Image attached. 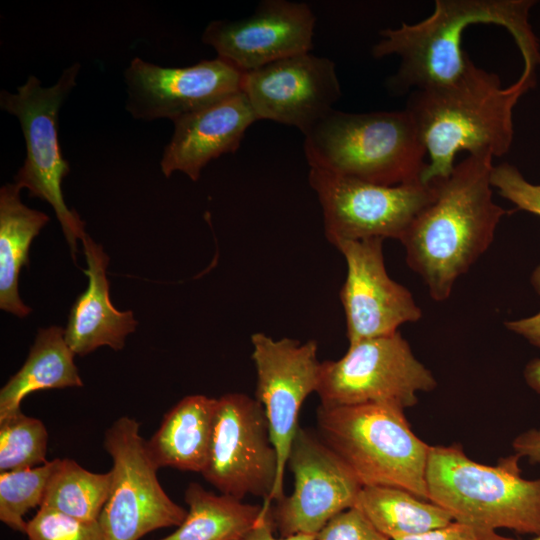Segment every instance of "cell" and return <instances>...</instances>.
<instances>
[{"mask_svg":"<svg viewBox=\"0 0 540 540\" xmlns=\"http://www.w3.org/2000/svg\"><path fill=\"white\" fill-rule=\"evenodd\" d=\"M256 369V399L263 407L271 442L278 458L277 478L269 505L284 497L283 480L298 416L305 399L316 392L321 363L315 340L301 343L291 338L273 339L264 333L251 335Z\"/></svg>","mask_w":540,"mask_h":540,"instance_id":"12","label":"cell"},{"mask_svg":"<svg viewBox=\"0 0 540 540\" xmlns=\"http://www.w3.org/2000/svg\"><path fill=\"white\" fill-rule=\"evenodd\" d=\"M257 120L243 91L174 120L160 161L162 173L169 177L180 171L197 181L210 161L239 148Z\"/></svg>","mask_w":540,"mask_h":540,"instance_id":"18","label":"cell"},{"mask_svg":"<svg viewBox=\"0 0 540 540\" xmlns=\"http://www.w3.org/2000/svg\"><path fill=\"white\" fill-rule=\"evenodd\" d=\"M523 64L517 81L505 88L497 74L472 62L450 86L409 93L404 109L428 157L422 182L447 177L461 151L501 157L510 150L514 107L523 94L535 87L540 62L524 58Z\"/></svg>","mask_w":540,"mask_h":540,"instance_id":"2","label":"cell"},{"mask_svg":"<svg viewBox=\"0 0 540 540\" xmlns=\"http://www.w3.org/2000/svg\"><path fill=\"white\" fill-rule=\"evenodd\" d=\"M354 507L390 540L422 534L453 521L442 507L396 487L364 486Z\"/></svg>","mask_w":540,"mask_h":540,"instance_id":"24","label":"cell"},{"mask_svg":"<svg viewBox=\"0 0 540 540\" xmlns=\"http://www.w3.org/2000/svg\"><path fill=\"white\" fill-rule=\"evenodd\" d=\"M111 485V470L105 473L92 472L72 459L56 458L40 507L56 510L81 521H98Z\"/></svg>","mask_w":540,"mask_h":540,"instance_id":"25","label":"cell"},{"mask_svg":"<svg viewBox=\"0 0 540 540\" xmlns=\"http://www.w3.org/2000/svg\"><path fill=\"white\" fill-rule=\"evenodd\" d=\"M320 438L362 487L387 486L429 500L426 470L431 446L411 429L404 410L388 404L317 409Z\"/></svg>","mask_w":540,"mask_h":540,"instance_id":"6","label":"cell"},{"mask_svg":"<svg viewBox=\"0 0 540 540\" xmlns=\"http://www.w3.org/2000/svg\"><path fill=\"white\" fill-rule=\"evenodd\" d=\"M316 18L306 3L264 0L248 17L213 20L202 34L217 57L243 73L313 48Z\"/></svg>","mask_w":540,"mask_h":540,"instance_id":"17","label":"cell"},{"mask_svg":"<svg viewBox=\"0 0 540 540\" xmlns=\"http://www.w3.org/2000/svg\"><path fill=\"white\" fill-rule=\"evenodd\" d=\"M492 159L488 153L469 154L447 177L431 181L435 199L400 241L407 265L436 302L450 297L456 280L487 251L509 213L492 198Z\"/></svg>","mask_w":540,"mask_h":540,"instance_id":"1","label":"cell"},{"mask_svg":"<svg viewBox=\"0 0 540 540\" xmlns=\"http://www.w3.org/2000/svg\"><path fill=\"white\" fill-rule=\"evenodd\" d=\"M436 386L397 331L349 344L341 358L322 362L316 393L324 407L375 403L404 410L417 403L419 392Z\"/></svg>","mask_w":540,"mask_h":540,"instance_id":"8","label":"cell"},{"mask_svg":"<svg viewBox=\"0 0 540 540\" xmlns=\"http://www.w3.org/2000/svg\"><path fill=\"white\" fill-rule=\"evenodd\" d=\"M505 327L540 349V310L530 317L505 322Z\"/></svg>","mask_w":540,"mask_h":540,"instance_id":"34","label":"cell"},{"mask_svg":"<svg viewBox=\"0 0 540 540\" xmlns=\"http://www.w3.org/2000/svg\"><path fill=\"white\" fill-rule=\"evenodd\" d=\"M316 540H390L379 532L355 507L332 518Z\"/></svg>","mask_w":540,"mask_h":540,"instance_id":"30","label":"cell"},{"mask_svg":"<svg viewBox=\"0 0 540 540\" xmlns=\"http://www.w3.org/2000/svg\"><path fill=\"white\" fill-rule=\"evenodd\" d=\"M309 166L395 186L421 181L426 150L405 110L347 113L332 109L306 134Z\"/></svg>","mask_w":540,"mask_h":540,"instance_id":"4","label":"cell"},{"mask_svg":"<svg viewBox=\"0 0 540 540\" xmlns=\"http://www.w3.org/2000/svg\"><path fill=\"white\" fill-rule=\"evenodd\" d=\"M514 540H516V539H514ZM530 540H540V535L535 536L534 538H532V539H530Z\"/></svg>","mask_w":540,"mask_h":540,"instance_id":"36","label":"cell"},{"mask_svg":"<svg viewBox=\"0 0 540 540\" xmlns=\"http://www.w3.org/2000/svg\"><path fill=\"white\" fill-rule=\"evenodd\" d=\"M512 446L521 458H527L531 464L540 463V429H530L519 434Z\"/></svg>","mask_w":540,"mask_h":540,"instance_id":"33","label":"cell"},{"mask_svg":"<svg viewBox=\"0 0 540 540\" xmlns=\"http://www.w3.org/2000/svg\"><path fill=\"white\" fill-rule=\"evenodd\" d=\"M74 356L65 329H39L25 363L0 390V418L21 411L23 399L33 392L82 387Z\"/></svg>","mask_w":540,"mask_h":540,"instance_id":"22","label":"cell"},{"mask_svg":"<svg viewBox=\"0 0 540 540\" xmlns=\"http://www.w3.org/2000/svg\"><path fill=\"white\" fill-rule=\"evenodd\" d=\"M25 535L27 540H105L99 521H81L44 507L27 522Z\"/></svg>","mask_w":540,"mask_h":540,"instance_id":"28","label":"cell"},{"mask_svg":"<svg viewBox=\"0 0 540 540\" xmlns=\"http://www.w3.org/2000/svg\"><path fill=\"white\" fill-rule=\"evenodd\" d=\"M308 180L333 246L368 238L401 241L415 217L436 197L432 182L385 186L312 167Z\"/></svg>","mask_w":540,"mask_h":540,"instance_id":"10","label":"cell"},{"mask_svg":"<svg viewBox=\"0 0 540 540\" xmlns=\"http://www.w3.org/2000/svg\"><path fill=\"white\" fill-rule=\"evenodd\" d=\"M20 191L16 183L0 189V308L24 318L31 308L20 297L19 276L29 264L31 242L49 222V216L27 207Z\"/></svg>","mask_w":540,"mask_h":540,"instance_id":"21","label":"cell"},{"mask_svg":"<svg viewBox=\"0 0 540 540\" xmlns=\"http://www.w3.org/2000/svg\"><path fill=\"white\" fill-rule=\"evenodd\" d=\"M242 91L258 120L294 126L304 135L342 95L335 63L310 52L245 72Z\"/></svg>","mask_w":540,"mask_h":540,"instance_id":"14","label":"cell"},{"mask_svg":"<svg viewBox=\"0 0 540 540\" xmlns=\"http://www.w3.org/2000/svg\"><path fill=\"white\" fill-rule=\"evenodd\" d=\"M383 241L368 238L335 245L347 265L340 301L349 344L393 334L422 317L412 293L388 275Z\"/></svg>","mask_w":540,"mask_h":540,"instance_id":"15","label":"cell"},{"mask_svg":"<svg viewBox=\"0 0 540 540\" xmlns=\"http://www.w3.org/2000/svg\"><path fill=\"white\" fill-rule=\"evenodd\" d=\"M523 375L526 384L540 395V358L529 361L525 366Z\"/></svg>","mask_w":540,"mask_h":540,"instance_id":"35","label":"cell"},{"mask_svg":"<svg viewBox=\"0 0 540 540\" xmlns=\"http://www.w3.org/2000/svg\"><path fill=\"white\" fill-rule=\"evenodd\" d=\"M491 184L498 193L516 205L517 209L540 216V185L527 181L512 164L503 162L493 167ZM531 284L540 295V264L531 275Z\"/></svg>","mask_w":540,"mask_h":540,"instance_id":"29","label":"cell"},{"mask_svg":"<svg viewBox=\"0 0 540 540\" xmlns=\"http://www.w3.org/2000/svg\"><path fill=\"white\" fill-rule=\"evenodd\" d=\"M278 471L268 422L257 399L243 393L217 398L207 463L202 476L220 493L242 500L262 497L270 507Z\"/></svg>","mask_w":540,"mask_h":540,"instance_id":"11","label":"cell"},{"mask_svg":"<svg viewBox=\"0 0 540 540\" xmlns=\"http://www.w3.org/2000/svg\"><path fill=\"white\" fill-rule=\"evenodd\" d=\"M86 258L87 289L71 307L65 341L75 355L84 356L101 346L123 349L126 337L135 331L137 321L131 310L119 311L111 300L106 269L109 257L103 247L87 234L81 240Z\"/></svg>","mask_w":540,"mask_h":540,"instance_id":"19","label":"cell"},{"mask_svg":"<svg viewBox=\"0 0 540 540\" xmlns=\"http://www.w3.org/2000/svg\"><path fill=\"white\" fill-rule=\"evenodd\" d=\"M53 460L26 469L0 472V521L25 534V514L41 506Z\"/></svg>","mask_w":540,"mask_h":540,"instance_id":"27","label":"cell"},{"mask_svg":"<svg viewBox=\"0 0 540 540\" xmlns=\"http://www.w3.org/2000/svg\"><path fill=\"white\" fill-rule=\"evenodd\" d=\"M244 73L225 60L162 67L134 58L125 69L126 110L136 119L174 121L242 91Z\"/></svg>","mask_w":540,"mask_h":540,"instance_id":"16","label":"cell"},{"mask_svg":"<svg viewBox=\"0 0 540 540\" xmlns=\"http://www.w3.org/2000/svg\"><path fill=\"white\" fill-rule=\"evenodd\" d=\"M533 0H436L433 13L416 24L380 31L372 55H397L400 64L386 82L393 95L446 87L457 82L472 61L462 48L464 30L475 23L504 27L521 54H540L529 23Z\"/></svg>","mask_w":540,"mask_h":540,"instance_id":"3","label":"cell"},{"mask_svg":"<svg viewBox=\"0 0 540 540\" xmlns=\"http://www.w3.org/2000/svg\"><path fill=\"white\" fill-rule=\"evenodd\" d=\"M188 505L184 521L159 540H242L259 522L265 507L243 503L235 497L216 495L198 483L185 491Z\"/></svg>","mask_w":540,"mask_h":540,"instance_id":"23","label":"cell"},{"mask_svg":"<svg viewBox=\"0 0 540 540\" xmlns=\"http://www.w3.org/2000/svg\"><path fill=\"white\" fill-rule=\"evenodd\" d=\"M79 69V63L65 68L58 81L49 87H43L36 76L30 75L16 93L5 90L0 93V107L18 119L26 145L25 161L14 183L27 189L30 197L46 201L53 208L74 261L77 241L87 233L84 222L67 207L62 193V181L70 167L59 144L58 115L76 86Z\"/></svg>","mask_w":540,"mask_h":540,"instance_id":"7","label":"cell"},{"mask_svg":"<svg viewBox=\"0 0 540 540\" xmlns=\"http://www.w3.org/2000/svg\"><path fill=\"white\" fill-rule=\"evenodd\" d=\"M47 445L48 432L40 419L22 411L0 418V472L47 463Z\"/></svg>","mask_w":540,"mask_h":540,"instance_id":"26","label":"cell"},{"mask_svg":"<svg viewBox=\"0 0 540 540\" xmlns=\"http://www.w3.org/2000/svg\"><path fill=\"white\" fill-rule=\"evenodd\" d=\"M396 540H514L495 530L453 520L449 524L428 532Z\"/></svg>","mask_w":540,"mask_h":540,"instance_id":"31","label":"cell"},{"mask_svg":"<svg viewBox=\"0 0 540 540\" xmlns=\"http://www.w3.org/2000/svg\"><path fill=\"white\" fill-rule=\"evenodd\" d=\"M270 508L271 507H265V511L259 522L244 536L242 540H316L315 535L303 533L276 538L273 533L274 527L270 517Z\"/></svg>","mask_w":540,"mask_h":540,"instance_id":"32","label":"cell"},{"mask_svg":"<svg viewBox=\"0 0 540 540\" xmlns=\"http://www.w3.org/2000/svg\"><path fill=\"white\" fill-rule=\"evenodd\" d=\"M216 398L189 395L164 416L146 440L148 454L158 469L171 467L202 473L208 459Z\"/></svg>","mask_w":540,"mask_h":540,"instance_id":"20","label":"cell"},{"mask_svg":"<svg viewBox=\"0 0 540 540\" xmlns=\"http://www.w3.org/2000/svg\"><path fill=\"white\" fill-rule=\"evenodd\" d=\"M287 464L294 490L271 505L273 527L281 537L317 535L339 513L354 507L362 488L345 463L314 433L299 427Z\"/></svg>","mask_w":540,"mask_h":540,"instance_id":"13","label":"cell"},{"mask_svg":"<svg viewBox=\"0 0 540 540\" xmlns=\"http://www.w3.org/2000/svg\"><path fill=\"white\" fill-rule=\"evenodd\" d=\"M516 453L484 465L459 444L431 446L426 470L429 501L455 521L540 535V478L525 479Z\"/></svg>","mask_w":540,"mask_h":540,"instance_id":"5","label":"cell"},{"mask_svg":"<svg viewBox=\"0 0 540 540\" xmlns=\"http://www.w3.org/2000/svg\"><path fill=\"white\" fill-rule=\"evenodd\" d=\"M104 448L113 462L110 494L98 520L105 540H139L184 521L187 510L160 484L138 421L119 417L105 432Z\"/></svg>","mask_w":540,"mask_h":540,"instance_id":"9","label":"cell"}]
</instances>
